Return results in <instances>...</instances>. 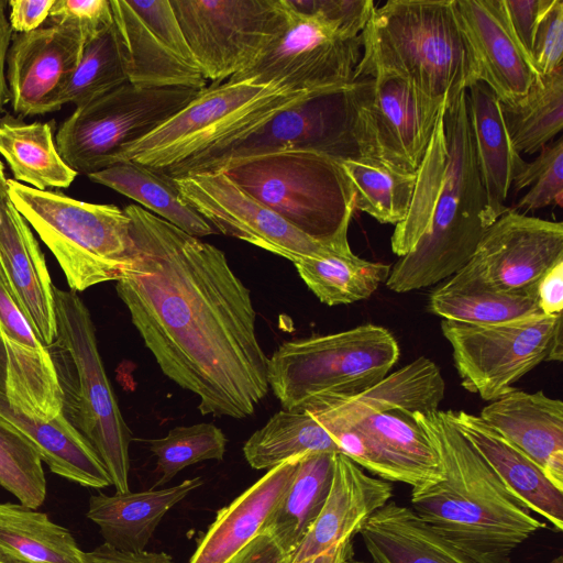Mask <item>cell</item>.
I'll use <instances>...</instances> for the list:
<instances>
[{
  "mask_svg": "<svg viewBox=\"0 0 563 563\" xmlns=\"http://www.w3.org/2000/svg\"><path fill=\"white\" fill-rule=\"evenodd\" d=\"M549 563H563V556L559 555V556L552 559Z\"/></svg>",
  "mask_w": 563,
  "mask_h": 563,
  "instance_id": "obj_59",
  "label": "cell"
},
{
  "mask_svg": "<svg viewBox=\"0 0 563 563\" xmlns=\"http://www.w3.org/2000/svg\"><path fill=\"white\" fill-rule=\"evenodd\" d=\"M285 2L288 16L282 33L249 68L230 79H251L292 91L351 82L363 54L362 34L349 38L324 20Z\"/></svg>",
  "mask_w": 563,
  "mask_h": 563,
  "instance_id": "obj_14",
  "label": "cell"
},
{
  "mask_svg": "<svg viewBox=\"0 0 563 563\" xmlns=\"http://www.w3.org/2000/svg\"><path fill=\"white\" fill-rule=\"evenodd\" d=\"M468 115L487 207L495 221L509 207L505 201L527 162L514 148L499 108V99L482 81L466 88Z\"/></svg>",
  "mask_w": 563,
  "mask_h": 563,
  "instance_id": "obj_29",
  "label": "cell"
},
{
  "mask_svg": "<svg viewBox=\"0 0 563 563\" xmlns=\"http://www.w3.org/2000/svg\"><path fill=\"white\" fill-rule=\"evenodd\" d=\"M479 417L542 470L563 452V402L542 390L515 389L485 406Z\"/></svg>",
  "mask_w": 563,
  "mask_h": 563,
  "instance_id": "obj_31",
  "label": "cell"
},
{
  "mask_svg": "<svg viewBox=\"0 0 563 563\" xmlns=\"http://www.w3.org/2000/svg\"><path fill=\"white\" fill-rule=\"evenodd\" d=\"M110 5L130 84L195 90L207 87L170 0H110Z\"/></svg>",
  "mask_w": 563,
  "mask_h": 563,
  "instance_id": "obj_17",
  "label": "cell"
},
{
  "mask_svg": "<svg viewBox=\"0 0 563 563\" xmlns=\"http://www.w3.org/2000/svg\"><path fill=\"white\" fill-rule=\"evenodd\" d=\"M88 178L139 202L144 209L184 232L202 238L217 233L197 211L180 197L172 177L133 161H121Z\"/></svg>",
  "mask_w": 563,
  "mask_h": 563,
  "instance_id": "obj_34",
  "label": "cell"
},
{
  "mask_svg": "<svg viewBox=\"0 0 563 563\" xmlns=\"http://www.w3.org/2000/svg\"><path fill=\"white\" fill-rule=\"evenodd\" d=\"M53 122H32L10 114L0 118V155L15 181L37 190L68 188L78 175L62 158Z\"/></svg>",
  "mask_w": 563,
  "mask_h": 563,
  "instance_id": "obj_32",
  "label": "cell"
},
{
  "mask_svg": "<svg viewBox=\"0 0 563 563\" xmlns=\"http://www.w3.org/2000/svg\"><path fill=\"white\" fill-rule=\"evenodd\" d=\"M0 553L26 563H84L68 529L21 503H0Z\"/></svg>",
  "mask_w": 563,
  "mask_h": 563,
  "instance_id": "obj_35",
  "label": "cell"
},
{
  "mask_svg": "<svg viewBox=\"0 0 563 563\" xmlns=\"http://www.w3.org/2000/svg\"><path fill=\"white\" fill-rule=\"evenodd\" d=\"M222 170L305 235L335 249H351L347 229L355 210L354 191L341 162L289 151L245 159Z\"/></svg>",
  "mask_w": 563,
  "mask_h": 563,
  "instance_id": "obj_8",
  "label": "cell"
},
{
  "mask_svg": "<svg viewBox=\"0 0 563 563\" xmlns=\"http://www.w3.org/2000/svg\"><path fill=\"white\" fill-rule=\"evenodd\" d=\"M129 82L112 24L91 36L80 62L59 97L66 103L87 104Z\"/></svg>",
  "mask_w": 563,
  "mask_h": 563,
  "instance_id": "obj_41",
  "label": "cell"
},
{
  "mask_svg": "<svg viewBox=\"0 0 563 563\" xmlns=\"http://www.w3.org/2000/svg\"><path fill=\"white\" fill-rule=\"evenodd\" d=\"M353 191L354 208L379 223L399 224L411 205L418 174L400 173L367 162H341Z\"/></svg>",
  "mask_w": 563,
  "mask_h": 563,
  "instance_id": "obj_40",
  "label": "cell"
},
{
  "mask_svg": "<svg viewBox=\"0 0 563 563\" xmlns=\"http://www.w3.org/2000/svg\"><path fill=\"white\" fill-rule=\"evenodd\" d=\"M413 418L437 452L443 478L411 487L410 508L477 563H512L514 550L547 523L506 488L446 411Z\"/></svg>",
  "mask_w": 563,
  "mask_h": 563,
  "instance_id": "obj_2",
  "label": "cell"
},
{
  "mask_svg": "<svg viewBox=\"0 0 563 563\" xmlns=\"http://www.w3.org/2000/svg\"><path fill=\"white\" fill-rule=\"evenodd\" d=\"M117 292L164 375L201 415L244 419L268 391L250 289L218 247L137 205Z\"/></svg>",
  "mask_w": 563,
  "mask_h": 563,
  "instance_id": "obj_1",
  "label": "cell"
},
{
  "mask_svg": "<svg viewBox=\"0 0 563 563\" xmlns=\"http://www.w3.org/2000/svg\"><path fill=\"white\" fill-rule=\"evenodd\" d=\"M89 38L78 27L51 22L16 34L10 44L5 70L13 111L20 117L58 111L60 93Z\"/></svg>",
  "mask_w": 563,
  "mask_h": 563,
  "instance_id": "obj_20",
  "label": "cell"
},
{
  "mask_svg": "<svg viewBox=\"0 0 563 563\" xmlns=\"http://www.w3.org/2000/svg\"><path fill=\"white\" fill-rule=\"evenodd\" d=\"M443 112L444 109L417 169L418 178L408 213L396 225L391 235V251L399 257L412 251L427 230L432 206L443 178L446 161Z\"/></svg>",
  "mask_w": 563,
  "mask_h": 563,
  "instance_id": "obj_42",
  "label": "cell"
},
{
  "mask_svg": "<svg viewBox=\"0 0 563 563\" xmlns=\"http://www.w3.org/2000/svg\"><path fill=\"white\" fill-rule=\"evenodd\" d=\"M538 157L527 162L516 176L515 191L530 187L514 210L533 211L551 205L562 206L563 200V139L550 142L539 151Z\"/></svg>",
  "mask_w": 563,
  "mask_h": 563,
  "instance_id": "obj_45",
  "label": "cell"
},
{
  "mask_svg": "<svg viewBox=\"0 0 563 563\" xmlns=\"http://www.w3.org/2000/svg\"><path fill=\"white\" fill-rule=\"evenodd\" d=\"M365 91L366 80L361 75L342 86L309 91L243 136L162 174L174 178L222 170L245 159L289 151L313 152L339 162L375 164L363 115Z\"/></svg>",
  "mask_w": 563,
  "mask_h": 563,
  "instance_id": "obj_4",
  "label": "cell"
},
{
  "mask_svg": "<svg viewBox=\"0 0 563 563\" xmlns=\"http://www.w3.org/2000/svg\"><path fill=\"white\" fill-rule=\"evenodd\" d=\"M444 390L440 368L428 357L419 356L361 394L313 402L302 410L308 411L330 434L390 409L433 412L438 410Z\"/></svg>",
  "mask_w": 563,
  "mask_h": 563,
  "instance_id": "obj_24",
  "label": "cell"
},
{
  "mask_svg": "<svg viewBox=\"0 0 563 563\" xmlns=\"http://www.w3.org/2000/svg\"><path fill=\"white\" fill-rule=\"evenodd\" d=\"M446 161L427 230L416 247L390 268L385 282L396 292L432 286L451 277L473 256L495 222L477 167L466 89L445 104Z\"/></svg>",
  "mask_w": 563,
  "mask_h": 563,
  "instance_id": "obj_3",
  "label": "cell"
},
{
  "mask_svg": "<svg viewBox=\"0 0 563 563\" xmlns=\"http://www.w3.org/2000/svg\"><path fill=\"white\" fill-rule=\"evenodd\" d=\"M8 192L55 256L70 290L120 279L132 249L131 223L123 209L37 190L14 179H8Z\"/></svg>",
  "mask_w": 563,
  "mask_h": 563,
  "instance_id": "obj_9",
  "label": "cell"
},
{
  "mask_svg": "<svg viewBox=\"0 0 563 563\" xmlns=\"http://www.w3.org/2000/svg\"><path fill=\"white\" fill-rule=\"evenodd\" d=\"M311 452L340 450L325 429L306 410L282 409L244 443L243 454L254 470H271Z\"/></svg>",
  "mask_w": 563,
  "mask_h": 563,
  "instance_id": "obj_37",
  "label": "cell"
},
{
  "mask_svg": "<svg viewBox=\"0 0 563 563\" xmlns=\"http://www.w3.org/2000/svg\"><path fill=\"white\" fill-rule=\"evenodd\" d=\"M173 179L183 200L217 232L292 263L305 257L352 251L335 249L305 235L245 192L224 170L194 173Z\"/></svg>",
  "mask_w": 563,
  "mask_h": 563,
  "instance_id": "obj_18",
  "label": "cell"
},
{
  "mask_svg": "<svg viewBox=\"0 0 563 563\" xmlns=\"http://www.w3.org/2000/svg\"><path fill=\"white\" fill-rule=\"evenodd\" d=\"M307 92L251 79L206 87L164 123L126 146L117 163L133 161L162 173L243 136Z\"/></svg>",
  "mask_w": 563,
  "mask_h": 563,
  "instance_id": "obj_10",
  "label": "cell"
},
{
  "mask_svg": "<svg viewBox=\"0 0 563 563\" xmlns=\"http://www.w3.org/2000/svg\"><path fill=\"white\" fill-rule=\"evenodd\" d=\"M288 556L274 537L263 530L229 563H285Z\"/></svg>",
  "mask_w": 563,
  "mask_h": 563,
  "instance_id": "obj_51",
  "label": "cell"
},
{
  "mask_svg": "<svg viewBox=\"0 0 563 563\" xmlns=\"http://www.w3.org/2000/svg\"><path fill=\"white\" fill-rule=\"evenodd\" d=\"M57 335L46 346L62 391V413L89 442L117 493L130 492L131 431L107 376L90 312L79 296L54 286Z\"/></svg>",
  "mask_w": 563,
  "mask_h": 563,
  "instance_id": "obj_5",
  "label": "cell"
},
{
  "mask_svg": "<svg viewBox=\"0 0 563 563\" xmlns=\"http://www.w3.org/2000/svg\"><path fill=\"white\" fill-rule=\"evenodd\" d=\"M9 1L0 0V114L9 102V89L7 82L5 64L11 44L12 29L5 15Z\"/></svg>",
  "mask_w": 563,
  "mask_h": 563,
  "instance_id": "obj_54",
  "label": "cell"
},
{
  "mask_svg": "<svg viewBox=\"0 0 563 563\" xmlns=\"http://www.w3.org/2000/svg\"><path fill=\"white\" fill-rule=\"evenodd\" d=\"M429 308L445 320L474 325L501 324L542 313L537 291H498L474 286H441L430 295Z\"/></svg>",
  "mask_w": 563,
  "mask_h": 563,
  "instance_id": "obj_39",
  "label": "cell"
},
{
  "mask_svg": "<svg viewBox=\"0 0 563 563\" xmlns=\"http://www.w3.org/2000/svg\"><path fill=\"white\" fill-rule=\"evenodd\" d=\"M302 13L316 15L335 26L349 38L357 37L375 12L372 0H287Z\"/></svg>",
  "mask_w": 563,
  "mask_h": 563,
  "instance_id": "obj_46",
  "label": "cell"
},
{
  "mask_svg": "<svg viewBox=\"0 0 563 563\" xmlns=\"http://www.w3.org/2000/svg\"><path fill=\"white\" fill-rule=\"evenodd\" d=\"M562 313L494 325L443 319L441 330L452 346L462 386L484 400L514 391V384L547 361Z\"/></svg>",
  "mask_w": 563,
  "mask_h": 563,
  "instance_id": "obj_13",
  "label": "cell"
},
{
  "mask_svg": "<svg viewBox=\"0 0 563 563\" xmlns=\"http://www.w3.org/2000/svg\"><path fill=\"white\" fill-rule=\"evenodd\" d=\"M544 1L545 0H500V5L510 32L529 60L531 58L534 34Z\"/></svg>",
  "mask_w": 563,
  "mask_h": 563,
  "instance_id": "obj_49",
  "label": "cell"
},
{
  "mask_svg": "<svg viewBox=\"0 0 563 563\" xmlns=\"http://www.w3.org/2000/svg\"><path fill=\"white\" fill-rule=\"evenodd\" d=\"M499 108L514 148L539 152L563 128V66L537 75L525 95L499 101Z\"/></svg>",
  "mask_w": 563,
  "mask_h": 563,
  "instance_id": "obj_36",
  "label": "cell"
},
{
  "mask_svg": "<svg viewBox=\"0 0 563 563\" xmlns=\"http://www.w3.org/2000/svg\"><path fill=\"white\" fill-rule=\"evenodd\" d=\"M205 78L217 82L249 68L282 33L285 0H170Z\"/></svg>",
  "mask_w": 563,
  "mask_h": 563,
  "instance_id": "obj_12",
  "label": "cell"
},
{
  "mask_svg": "<svg viewBox=\"0 0 563 563\" xmlns=\"http://www.w3.org/2000/svg\"><path fill=\"white\" fill-rule=\"evenodd\" d=\"M334 452L306 453L264 529L290 555L320 514L330 492Z\"/></svg>",
  "mask_w": 563,
  "mask_h": 563,
  "instance_id": "obj_33",
  "label": "cell"
},
{
  "mask_svg": "<svg viewBox=\"0 0 563 563\" xmlns=\"http://www.w3.org/2000/svg\"><path fill=\"white\" fill-rule=\"evenodd\" d=\"M362 40L363 59L399 73L435 102L448 103L468 86L454 0H389L375 9Z\"/></svg>",
  "mask_w": 563,
  "mask_h": 563,
  "instance_id": "obj_6",
  "label": "cell"
},
{
  "mask_svg": "<svg viewBox=\"0 0 563 563\" xmlns=\"http://www.w3.org/2000/svg\"><path fill=\"white\" fill-rule=\"evenodd\" d=\"M563 356V343H562V322H560L556 327L555 333L553 335V340L551 343V349L547 357V362L549 361H562Z\"/></svg>",
  "mask_w": 563,
  "mask_h": 563,
  "instance_id": "obj_56",
  "label": "cell"
},
{
  "mask_svg": "<svg viewBox=\"0 0 563 563\" xmlns=\"http://www.w3.org/2000/svg\"><path fill=\"white\" fill-rule=\"evenodd\" d=\"M563 261V224L508 209L486 230L473 256L442 286L537 291Z\"/></svg>",
  "mask_w": 563,
  "mask_h": 563,
  "instance_id": "obj_15",
  "label": "cell"
},
{
  "mask_svg": "<svg viewBox=\"0 0 563 563\" xmlns=\"http://www.w3.org/2000/svg\"><path fill=\"white\" fill-rule=\"evenodd\" d=\"M354 537L345 538L336 543L330 550L303 562L298 563H368L355 558V549L353 543ZM285 563H292L288 559Z\"/></svg>",
  "mask_w": 563,
  "mask_h": 563,
  "instance_id": "obj_55",
  "label": "cell"
},
{
  "mask_svg": "<svg viewBox=\"0 0 563 563\" xmlns=\"http://www.w3.org/2000/svg\"><path fill=\"white\" fill-rule=\"evenodd\" d=\"M398 342L380 325L365 323L327 335L285 341L267 358V382L283 409L344 399L388 375Z\"/></svg>",
  "mask_w": 563,
  "mask_h": 563,
  "instance_id": "obj_7",
  "label": "cell"
},
{
  "mask_svg": "<svg viewBox=\"0 0 563 563\" xmlns=\"http://www.w3.org/2000/svg\"><path fill=\"white\" fill-rule=\"evenodd\" d=\"M0 486L21 504L38 508L46 498L43 461L33 444L0 418Z\"/></svg>",
  "mask_w": 563,
  "mask_h": 563,
  "instance_id": "obj_44",
  "label": "cell"
},
{
  "mask_svg": "<svg viewBox=\"0 0 563 563\" xmlns=\"http://www.w3.org/2000/svg\"><path fill=\"white\" fill-rule=\"evenodd\" d=\"M0 563H26V562L8 556V555H3L0 553Z\"/></svg>",
  "mask_w": 563,
  "mask_h": 563,
  "instance_id": "obj_57",
  "label": "cell"
},
{
  "mask_svg": "<svg viewBox=\"0 0 563 563\" xmlns=\"http://www.w3.org/2000/svg\"><path fill=\"white\" fill-rule=\"evenodd\" d=\"M54 0H11L9 23L12 31L27 33L43 26Z\"/></svg>",
  "mask_w": 563,
  "mask_h": 563,
  "instance_id": "obj_50",
  "label": "cell"
},
{
  "mask_svg": "<svg viewBox=\"0 0 563 563\" xmlns=\"http://www.w3.org/2000/svg\"><path fill=\"white\" fill-rule=\"evenodd\" d=\"M360 533L373 563H477L396 501L374 512Z\"/></svg>",
  "mask_w": 563,
  "mask_h": 563,
  "instance_id": "obj_30",
  "label": "cell"
},
{
  "mask_svg": "<svg viewBox=\"0 0 563 563\" xmlns=\"http://www.w3.org/2000/svg\"><path fill=\"white\" fill-rule=\"evenodd\" d=\"M393 490L390 482L367 475L350 457L335 453L325 503L289 561L310 560L360 533L368 518L390 500Z\"/></svg>",
  "mask_w": 563,
  "mask_h": 563,
  "instance_id": "obj_25",
  "label": "cell"
},
{
  "mask_svg": "<svg viewBox=\"0 0 563 563\" xmlns=\"http://www.w3.org/2000/svg\"><path fill=\"white\" fill-rule=\"evenodd\" d=\"M0 333L7 350V389L14 413L51 421L63 399L47 347L20 310L0 271Z\"/></svg>",
  "mask_w": 563,
  "mask_h": 563,
  "instance_id": "obj_21",
  "label": "cell"
},
{
  "mask_svg": "<svg viewBox=\"0 0 563 563\" xmlns=\"http://www.w3.org/2000/svg\"><path fill=\"white\" fill-rule=\"evenodd\" d=\"M200 90L130 82L80 107L59 125L56 147L77 174L117 163L120 153L187 106Z\"/></svg>",
  "mask_w": 563,
  "mask_h": 563,
  "instance_id": "obj_11",
  "label": "cell"
},
{
  "mask_svg": "<svg viewBox=\"0 0 563 563\" xmlns=\"http://www.w3.org/2000/svg\"><path fill=\"white\" fill-rule=\"evenodd\" d=\"M355 75L366 79L363 115L374 163L415 173L446 102L429 99L405 76L363 58Z\"/></svg>",
  "mask_w": 563,
  "mask_h": 563,
  "instance_id": "obj_16",
  "label": "cell"
},
{
  "mask_svg": "<svg viewBox=\"0 0 563 563\" xmlns=\"http://www.w3.org/2000/svg\"><path fill=\"white\" fill-rule=\"evenodd\" d=\"M301 456L268 470L233 501L219 509L213 522L198 540L189 563H229L261 533L291 483Z\"/></svg>",
  "mask_w": 563,
  "mask_h": 563,
  "instance_id": "obj_27",
  "label": "cell"
},
{
  "mask_svg": "<svg viewBox=\"0 0 563 563\" xmlns=\"http://www.w3.org/2000/svg\"><path fill=\"white\" fill-rule=\"evenodd\" d=\"M454 9L470 56L468 86L482 81L499 101L525 95L537 74L510 32L500 0H454Z\"/></svg>",
  "mask_w": 563,
  "mask_h": 563,
  "instance_id": "obj_22",
  "label": "cell"
},
{
  "mask_svg": "<svg viewBox=\"0 0 563 563\" xmlns=\"http://www.w3.org/2000/svg\"><path fill=\"white\" fill-rule=\"evenodd\" d=\"M4 177H5V173H4V165H3V163L0 161V180H1L2 178H4Z\"/></svg>",
  "mask_w": 563,
  "mask_h": 563,
  "instance_id": "obj_58",
  "label": "cell"
},
{
  "mask_svg": "<svg viewBox=\"0 0 563 563\" xmlns=\"http://www.w3.org/2000/svg\"><path fill=\"white\" fill-rule=\"evenodd\" d=\"M48 19L78 27L91 37L112 24L110 0H54Z\"/></svg>",
  "mask_w": 563,
  "mask_h": 563,
  "instance_id": "obj_48",
  "label": "cell"
},
{
  "mask_svg": "<svg viewBox=\"0 0 563 563\" xmlns=\"http://www.w3.org/2000/svg\"><path fill=\"white\" fill-rule=\"evenodd\" d=\"M147 443L157 459L158 478L153 488L168 483L192 464L207 460L222 461L227 449L222 430L206 422L176 427L165 437L148 440Z\"/></svg>",
  "mask_w": 563,
  "mask_h": 563,
  "instance_id": "obj_43",
  "label": "cell"
},
{
  "mask_svg": "<svg viewBox=\"0 0 563 563\" xmlns=\"http://www.w3.org/2000/svg\"><path fill=\"white\" fill-rule=\"evenodd\" d=\"M84 563H174L173 558L165 552H123L106 543L89 552L82 553Z\"/></svg>",
  "mask_w": 563,
  "mask_h": 563,
  "instance_id": "obj_52",
  "label": "cell"
},
{
  "mask_svg": "<svg viewBox=\"0 0 563 563\" xmlns=\"http://www.w3.org/2000/svg\"><path fill=\"white\" fill-rule=\"evenodd\" d=\"M300 278L328 306L347 305L369 298L386 282L391 266L356 256L352 251L294 263Z\"/></svg>",
  "mask_w": 563,
  "mask_h": 563,
  "instance_id": "obj_38",
  "label": "cell"
},
{
  "mask_svg": "<svg viewBox=\"0 0 563 563\" xmlns=\"http://www.w3.org/2000/svg\"><path fill=\"white\" fill-rule=\"evenodd\" d=\"M448 418L476 449L506 488L530 511L563 530V490L520 449L505 439L479 416L446 410Z\"/></svg>",
  "mask_w": 563,
  "mask_h": 563,
  "instance_id": "obj_26",
  "label": "cell"
},
{
  "mask_svg": "<svg viewBox=\"0 0 563 563\" xmlns=\"http://www.w3.org/2000/svg\"><path fill=\"white\" fill-rule=\"evenodd\" d=\"M538 303L540 311L545 316H556L563 309V261L558 263L540 280L538 288Z\"/></svg>",
  "mask_w": 563,
  "mask_h": 563,
  "instance_id": "obj_53",
  "label": "cell"
},
{
  "mask_svg": "<svg viewBox=\"0 0 563 563\" xmlns=\"http://www.w3.org/2000/svg\"><path fill=\"white\" fill-rule=\"evenodd\" d=\"M563 1L545 0L537 25L530 63L537 75L563 66Z\"/></svg>",
  "mask_w": 563,
  "mask_h": 563,
  "instance_id": "obj_47",
  "label": "cell"
},
{
  "mask_svg": "<svg viewBox=\"0 0 563 563\" xmlns=\"http://www.w3.org/2000/svg\"><path fill=\"white\" fill-rule=\"evenodd\" d=\"M0 271L20 310L49 346L57 335L54 285L38 242L9 197L7 177L0 180Z\"/></svg>",
  "mask_w": 563,
  "mask_h": 563,
  "instance_id": "obj_23",
  "label": "cell"
},
{
  "mask_svg": "<svg viewBox=\"0 0 563 563\" xmlns=\"http://www.w3.org/2000/svg\"><path fill=\"white\" fill-rule=\"evenodd\" d=\"M203 484L201 477L144 492L99 493L89 498L87 517L99 527L107 545L123 552L145 551L164 516Z\"/></svg>",
  "mask_w": 563,
  "mask_h": 563,
  "instance_id": "obj_28",
  "label": "cell"
},
{
  "mask_svg": "<svg viewBox=\"0 0 563 563\" xmlns=\"http://www.w3.org/2000/svg\"><path fill=\"white\" fill-rule=\"evenodd\" d=\"M330 435L341 453L384 481L416 487L443 478L437 452L412 412H377Z\"/></svg>",
  "mask_w": 563,
  "mask_h": 563,
  "instance_id": "obj_19",
  "label": "cell"
}]
</instances>
